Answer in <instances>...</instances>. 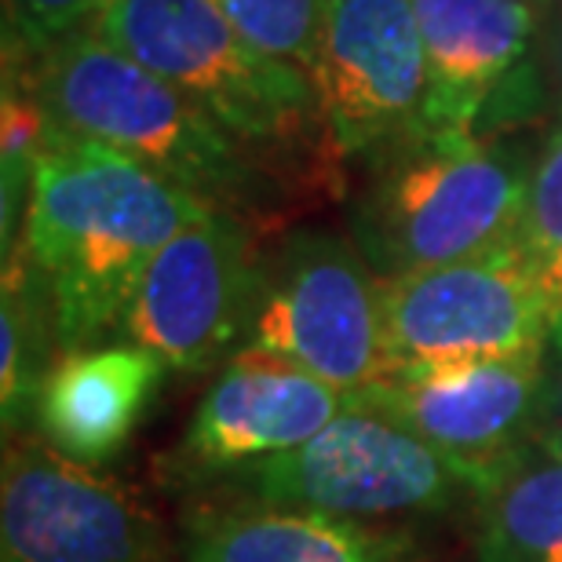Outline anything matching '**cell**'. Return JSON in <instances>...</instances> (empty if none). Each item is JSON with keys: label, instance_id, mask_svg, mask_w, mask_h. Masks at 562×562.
Here are the masks:
<instances>
[{"label": "cell", "instance_id": "4", "mask_svg": "<svg viewBox=\"0 0 562 562\" xmlns=\"http://www.w3.org/2000/svg\"><path fill=\"white\" fill-rule=\"evenodd\" d=\"M512 139H424L369 168L351 205V241L380 278L515 249L533 179Z\"/></svg>", "mask_w": 562, "mask_h": 562}, {"label": "cell", "instance_id": "10", "mask_svg": "<svg viewBox=\"0 0 562 562\" xmlns=\"http://www.w3.org/2000/svg\"><path fill=\"white\" fill-rule=\"evenodd\" d=\"M260 256V231L209 209L150 260L117 340L146 347L176 373L223 366L241 351Z\"/></svg>", "mask_w": 562, "mask_h": 562}, {"label": "cell", "instance_id": "2", "mask_svg": "<svg viewBox=\"0 0 562 562\" xmlns=\"http://www.w3.org/2000/svg\"><path fill=\"white\" fill-rule=\"evenodd\" d=\"M4 74L33 88L55 128L136 157L205 205L245 220L260 238L278 234L303 209L271 168L183 88L146 70L95 30L74 33L37 59H4Z\"/></svg>", "mask_w": 562, "mask_h": 562}, {"label": "cell", "instance_id": "16", "mask_svg": "<svg viewBox=\"0 0 562 562\" xmlns=\"http://www.w3.org/2000/svg\"><path fill=\"white\" fill-rule=\"evenodd\" d=\"M475 562H562V464L533 457L479 504Z\"/></svg>", "mask_w": 562, "mask_h": 562}, {"label": "cell", "instance_id": "20", "mask_svg": "<svg viewBox=\"0 0 562 562\" xmlns=\"http://www.w3.org/2000/svg\"><path fill=\"white\" fill-rule=\"evenodd\" d=\"M548 355H552V347H548ZM537 457L562 464V351L552 355V380H548V402L541 431H537Z\"/></svg>", "mask_w": 562, "mask_h": 562}, {"label": "cell", "instance_id": "7", "mask_svg": "<svg viewBox=\"0 0 562 562\" xmlns=\"http://www.w3.org/2000/svg\"><path fill=\"white\" fill-rule=\"evenodd\" d=\"M311 85L347 161L424 143L427 55L413 0H325Z\"/></svg>", "mask_w": 562, "mask_h": 562}, {"label": "cell", "instance_id": "21", "mask_svg": "<svg viewBox=\"0 0 562 562\" xmlns=\"http://www.w3.org/2000/svg\"><path fill=\"white\" fill-rule=\"evenodd\" d=\"M552 81H555V92L562 103V33L555 37V48H552Z\"/></svg>", "mask_w": 562, "mask_h": 562}, {"label": "cell", "instance_id": "19", "mask_svg": "<svg viewBox=\"0 0 562 562\" xmlns=\"http://www.w3.org/2000/svg\"><path fill=\"white\" fill-rule=\"evenodd\" d=\"M106 0H4V59H37L92 30Z\"/></svg>", "mask_w": 562, "mask_h": 562}, {"label": "cell", "instance_id": "6", "mask_svg": "<svg viewBox=\"0 0 562 562\" xmlns=\"http://www.w3.org/2000/svg\"><path fill=\"white\" fill-rule=\"evenodd\" d=\"M241 347L285 358L347 395L380 384L391 373L380 274L344 234L285 231L260 256Z\"/></svg>", "mask_w": 562, "mask_h": 562}, {"label": "cell", "instance_id": "18", "mask_svg": "<svg viewBox=\"0 0 562 562\" xmlns=\"http://www.w3.org/2000/svg\"><path fill=\"white\" fill-rule=\"evenodd\" d=\"M216 4L256 52L311 77L325 0H216Z\"/></svg>", "mask_w": 562, "mask_h": 562}, {"label": "cell", "instance_id": "14", "mask_svg": "<svg viewBox=\"0 0 562 562\" xmlns=\"http://www.w3.org/2000/svg\"><path fill=\"white\" fill-rule=\"evenodd\" d=\"M168 366L132 340H106L59 355L41 380L33 427L74 464L103 468L150 413Z\"/></svg>", "mask_w": 562, "mask_h": 562}, {"label": "cell", "instance_id": "1", "mask_svg": "<svg viewBox=\"0 0 562 562\" xmlns=\"http://www.w3.org/2000/svg\"><path fill=\"white\" fill-rule=\"evenodd\" d=\"M209 209L136 157L52 125L15 260L48 303L59 355L117 340L150 260Z\"/></svg>", "mask_w": 562, "mask_h": 562}, {"label": "cell", "instance_id": "5", "mask_svg": "<svg viewBox=\"0 0 562 562\" xmlns=\"http://www.w3.org/2000/svg\"><path fill=\"white\" fill-rule=\"evenodd\" d=\"M501 482L438 453L406 427L373 409H347L311 442L194 482L187 493L216 504H260L333 515V519H398L449 515L479 504Z\"/></svg>", "mask_w": 562, "mask_h": 562}, {"label": "cell", "instance_id": "15", "mask_svg": "<svg viewBox=\"0 0 562 562\" xmlns=\"http://www.w3.org/2000/svg\"><path fill=\"white\" fill-rule=\"evenodd\" d=\"M183 562H427L409 537L333 515L198 501L179 537Z\"/></svg>", "mask_w": 562, "mask_h": 562}, {"label": "cell", "instance_id": "13", "mask_svg": "<svg viewBox=\"0 0 562 562\" xmlns=\"http://www.w3.org/2000/svg\"><path fill=\"white\" fill-rule=\"evenodd\" d=\"M427 55L424 139H479L490 103L526 66L530 0H413Z\"/></svg>", "mask_w": 562, "mask_h": 562}, {"label": "cell", "instance_id": "12", "mask_svg": "<svg viewBox=\"0 0 562 562\" xmlns=\"http://www.w3.org/2000/svg\"><path fill=\"white\" fill-rule=\"evenodd\" d=\"M347 409H355V395L303 373L278 355L241 347L220 366V376L201 395L168 460V479L190 490L220 471L289 453Z\"/></svg>", "mask_w": 562, "mask_h": 562}, {"label": "cell", "instance_id": "8", "mask_svg": "<svg viewBox=\"0 0 562 562\" xmlns=\"http://www.w3.org/2000/svg\"><path fill=\"white\" fill-rule=\"evenodd\" d=\"M0 562H183V552L139 490L37 438L4 453Z\"/></svg>", "mask_w": 562, "mask_h": 562}, {"label": "cell", "instance_id": "3", "mask_svg": "<svg viewBox=\"0 0 562 562\" xmlns=\"http://www.w3.org/2000/svg\"><path fill=\"white\" fill-rule=\"evenodd\" d=\"M92 30L183 88L300 205L344 194L347 157L325 125L311 77L256 52L216 0H106Z\"/></svg>", "mask_w": 562, "mask_h": 562}, {"label": "cell", "instance_id": "17", "mask_svg": "<svg viewBox=\"0 0 562 562\" xmlns=\"http://www.w3.org/2000/svg\"><path fill=\"white\" fill-rule=\"evenodd\" d=\"M515 252L530 267L541 285L548 307H552V329L562 325V117L548 132L533 161L530 198L519 227Z\"/></svg>", "mask_w": 562, "mask_h": 562}, {"label": "cell", "instance_id": "9", "mask_svg": "<svg viewBox=\"0 0 562 562\" xmlns=\"http://www.w3.org/2000/svg\"><path fill=\"white\" fill-rule=\"evenodd\" d=\"M552 355L522 351L479 362L387 373L355 406L395 420L438 453L504 482L537 453Z\"/></svg>", "mask_w": 562, "mask_h": 562}, {"label": "cell", "instance_id": "11", "mask_svg": "<svg viewBox=\"0 0 562 562\" xmlns=\"http://www.w3.org/2000/svg\"><path fill=\"white\" fill-rule=\"evenodd\" d=\"M380 314L391 373L552 347V307L515 249L380 278Z\"/></svg>", "mask_w": 562, "mask_h": 562}]
</instances>
